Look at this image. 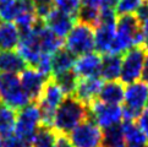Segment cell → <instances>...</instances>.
I'll return each mask as SVG.
<instances>
[{
    "mask_svg": "<svg viewBox=\"0 0 148 147\" xmlns=\"http://www.w3.org/2000/svg\"><path fill=\"white\" fill-rule=\"evenodd\" d=\"M40 74H43L47 77H51V55L50 54H42L37 65L34 66Z\"/></svg>",
    "mask_w": 148,
    "mask_h": 147,
    "instance_id": "29",
    "label": "cell"
},
{
    "mask_svg": "<svg viewBox=\"0 0 148 147\" xmlns=\"http://www.w3.org/2000/svg\"><path fill=\"white\" fill-rule=\"evenodd\" d=\"M16 124V110L5 104L0 106V135L4 137L12 136Z\"/></svg>",
    "mask_w": 148,
    "mask_h": 147,
    "instance_id": "21",
    "label": "cell"
},
{
    "mask_svg": "<svg viewBox=\"0 0 148 147\" xmlns=\"http://www.w3.org/2000/svg\"><path fill=\"white\" fill-rule=\"evenodd\" d=\"M99 15H100V9L82 6L81 5L76 16V22H80L83 25H87L92 28H96L99 23Z\"/></svg>",
    "mask_w": 148,
    "mask_h": 147,
    "instance_id": "24",
    "label": "cell"
},
{
    "mask_svg": "<svg viewBox=\"0 0 148 147\" xmlns=\"http://www.w3.org/2000/svg\"><path fill=\"white\" fill-rule=\"evenodd\" d=\"M137 126L141 129V131L143 133L148 141V106L143 109V112L141 113L140 117L137 118Z\"/></svg>",
    "mask_w": 148,
    "mask_h": 147,
    "instance_id": "30",
    "label": "cell"
},
{
    "mask_svg": "<svg viewBox=\"0 0 148 147\" xmlns=\"http://www.w3.org/2000/svg\"><path fill=\"white\" fill-rule=\"evenodd\" d=\"M116 32L115 22H99L94 31V49L99 54H108Z\"/></svg>",
    "mask_w": 148,
    "mask_h": 147,
    "instance_id": "13",
    "label": "cell"
},
{
    "mask_svg": "<svg viewBox=\"0 0 148 147\" xmlns=\"http://www.w3.org/2000/svg\"><path fill=\"white\" fill-rule=\"evenodd\" d=\"M31 3L33 4L37 17L42 20L54 9V0H31Z\"/></svg>",
    "mask_w": 148,
    "mask_h": 147,
    "instance_id": "28",
    "label": "cell"
},
{
    "mask_svg": "<svg viewBox=\"0 0 148 147\" xmlns=\"http://www.w3.org/2000/svg\"><path fill=\"white\" fill-rule=\"evenodd\" d=\"M120 0H102V6L100 9H113L115 10L116 5L119 4Z\"/></svg>",
    "mask_w": 148,
    "mask_h": 147,
    "instance_id": "36",
    "label": "cell"
},
{
    "mask_svg": "<svg viewBox=\"0 0 148 147\" xmlns=\"http://www.w3.org/2000/svg\"><path fill=\"white\" fill-rule=\"evenodd\" d=\"M65 38L66 41L64 43L66 49L75 56H80L94 50V31L87 25L76 22Z\"/></svg>",
    "mask_w": 148,
    "mask_h": 147,
    "instance_id": "6",
    "label": "cell"
},
{
    "mask_svg": "<svg viewBox=\"0 0 148 147\" xmlns=\"http://www.w3.org/2000/svg\"><path fill=\"white\" fill-rule=\"evenodd\" d=\"M103 83H104V80L100 76L80 78L75 90V93L72 96L76 97L78 101H81L88 107L94 99L98 98V94L100 90H102Z\"/></svg>",
    "mask_w": 148,
    "mask_h": 147,
    "instance_id": "12",
    "label": "cell"
},
{
    "mask_svg": "<svg viewBox=\"0 0 148 147\" xmlns=\"http://www.w3.org/2000/svg\"><path fill=\"white\" fill-rule=\"evenodd\" d=\"M20 43V31L12 22L0 23V52L17 49Z\"/></svg>",
    "mask_w": 148,
    "mask_h": 147,
    "instance_id": "16",
    "label": "cell"
},
{
    "mask_svg": "<svg viewBox=\"0 0 148 147\" xmlns=\"http://www.w3.org/2000/svg\"><path fill=\"white\" fill-rule=\"evenodd\" d=\"M1 146H3V136L0 135V147H1Z\"/></svg>",
    "mask_w": 148,
    "mask_h": 147,
    "instance_id": "38",
    "label": "cell"
},
{
    "mask_svg": "<svg viewBox=\"0 0 148 147\" xmlns=\"http://www.w3.org/2000/svg\"><path fill=\"white\" fill-rule=\"evenodd\" d=\"M69 139L72 147H103V130L88 118L71 131Z\"/></svg>",
    "mask_w": 148,
    "mask_h": 147,
    "instance_id": "7",
    "label": "cell"
},
{
    "mask_svg": "<svg viewBox=\"0 0 148 147\" xmlns=\"http://www.w3.org/2000/svg\"><path fill=\"white\" fill-rule=\"evenodd\" d=\"M88 118L89 112L86 104L73 96H66L55 110L53 129L58 135H69Z\"/></svg>",
    "mask_w": 148,
    "mask_h": 147,
    "instance_id": "1",
    "label": "cell"
},
{
    "mask_svg": "<svg viewBox=\"0 0 148 147\" xmlns=\"http://www.w3.org/2000/svg\"><path fill=\"white\" fill-rule=\"evenodd\" d=\"M0 103H1V98H0Z\"/></svg>",
    "mask_w": 148,
    "mask_h": 147,
    "instance_id": "41",
    "label": "cell"
},
{
    "mask_svg": "<svg viewBox=\"0 0 148 147\" xmlns=\"http://www.w3.org/2000/svg\"><path fill=\"white\" fill-rule=\"evenodd\" d=\"M142 3H143V0H120L119 4L115 8L116 16L135 14Z\"/></svg>",
    "mask_w": 148,
    "mask_h": 147,
    "instance_id": "27",
    "label": "cell"
},
{
    "mask_svg": "<svg viewBox=\"0 0 148 147\" xmlns=\"http://www.w3.org/2000/svg\"><path fill=\"white\" fill-rule=\"evenodd\" d=\"M18 77H20L21 86H22L25 92L28 94L32 103L38 102L40 94L44 90L47 81L50 78V77L44 76L43 74H40L37 69L31 67V66H28L27 69L21 72V75Z\"/></svg>",
    "mask_w": 148,
    "mask_h": 147,
    "instance_id": "9",
    "label": "cell"
},
{
    "mask_svg": "<svg viewBox=\"0 0 148 147\" xmlns=\"http://www.w3.org/2000/svg\"><path fill=\"white\" fill-rule=\"evenodd\" d=\"M125 96V88L124 83L116 81H108L103 83V87L98 94V99L103 103L107 104H115L119 106L120 103L124 102Z\"/></svg>",
    "mask_w": 148,
    "mask_h": 147,
    "instance_id": "14",
    "label": "cell"
},
{
    "mask_svg": "<svg viewBox=\"0 0 148 147\" xmlns=\"http://www.w3.org/2000/svg\"><path fill=\"white\" fill-rule=\"evenodd\" d=\"M54 147H72V144L67 135H58Z\"/></svg>",
    "mask_w": 148,
    "mask_h": 147,
    "instance_id": "33",
    "label": "cell"
},
{
    "mask_svg": "<svg viewBox=\"0 0 148 147\" xmlns=\"http://www.w3.org/2000/svg\"><path fill=\"white\" fill-rule=\"evenodd\" d=\"M44 25L60 38H65L76 23V19L58 9H53L44 17Z\"/></svg>",
    "mask_w": 148,
    "mask_h": 147,
    "instance_id": "11",
    "label": "cell"
},
{
    "mask_svg": "<svg viewBox=\"0 0 148 147\" xmlns=\"http://www.w3.org/2000/svg\"><path fill=\"white\" fill-rule=\"evenodd\" d=\"M89 118L96 123L100 129H107L118 125L123 120V108L115 104H107L99 99L94 101L88 106Z\"/></svg>",
    "mask_w": 148,
    "mask_h": 147,
    "instance_id": "8",
    "label": "cell"
},
{
    "mask_svg": "<svg viewBox=\"0 0 148 147\" xmlns=\"http://www.w3.org/2000/svg\"><path fill=\"white\" fill-rule=\"evenodd\" d=\"M123 119L126 122H135L148 106V86L143 81L130 83L125 88Z\"/></svg>",
    "mask_w": 148,
    "mask_h": 147,
    "instance_id": "2",
    "label": "cell"
},
{
    "mask_svg": "<svg viewBox=\"0 0 148 147\" xmlns=\"http://www.w3.org/2000/svg\"><path fill=\"white\" fill-rule=\"evenodd\" d=\"M31 4V0H0V20L12 22Z\"/></svg>",
    "mask_w": 148,
    "mask_h": 147,
    "instance_id": "19",
    "label": "cell"
},
{
    "mask_svg": "<svg viewBox=\"0 0 148 147\" xmlns=\"http://www.w3.org/2000/svg\"><path fill=\"white\" fill-rule=\"evenodd\" d=\"M18 1H22V0H18Z\"/></svg>",
    "mask_w": 148,
    "mask_h": 147,
    "instance_id": "42",
    "label": "cell"
},
{
    "mask_svg": "<svg viewBox=\"0 0 148 147\" xmlns=\"http://www.w3.org/2000/svg\"><path fill=\"white\" fill-rule=\"evenodd\" d=\"M123 56L116 54H103L100 77L107 81H116L120 77Z\"/></svg>",
    "mask_w": 148,
    "mask_h": 147,
    "instance_id": "17",
    "label": "cell"
},
{
    "mask_svg": "<svg viewBox=\"0 0 148 147\" xmlns=\"http://www.w3.org/2000/svg\"><path fill=\"white\" fill-rule=\"evenodd\" d=\"M142 33H143L145 37V47L148 50V19L142 23Z\"/></svg>",
    "mask_w": 148,
    "mask_h": 147,
    "instance_id": "37",
    "label": "cell"
},
{
    "mask_svg": "<svg viewBox=\"0 0 148 147\" xmlns=\"http://www.w3.org/2000/svg\"><path fill=\"white\" fill-rule=\"evenodd\" d=\"M56 137L58 134L53 128L40 125L31 141V147H54Z\"/></svg>",
    "mask_w": 148,
    "mask_h": 147,
    "instance_id": "23",
    "label": "cell"
},
{
    "mask_svg": "<svg viewBox=\"0 0 148 147\" xmlns=\"http://www.w3.org/2000/svg\"><path fill=\"white\" fill-rule=\"evenodd\" d=\"M141 78L143 82H148V50L145 56V61H143V69H142V75Z\"/></svg>",
    "mask_w": 148,
    "mask_h": 147,
    "instance_id": "35",
    "label": "cell"
},
{
    "mask_svg": "<svg viewBox=\"0 0 148 147\" xmlns=\"http://www.w3.org/2000/svg\"><path fill=\"white\" fill-rule=\"evenodd\" d=\"M40 125V110L38 104L29 103L22 109H20L16 114V124L14 130L15 136L31 144Z\"/></svg>",
    "mask_w": 148,
    "mask_h": 147,
    "instance_id": "4",
    "label": "cell"
},
{
    "mask_svg": "<svg viewBox=\"0 0 148 147\" xmlns=\"http://www.w3.org/2000/svg\"><path fill=\"white\" fill-rule=\"evenodd\" d=\"M82 6H89V8H96L100 9L102 6V0H80Z\"/></svg>",
    "mask_w": 148,
    "mask_h": 147,
    "instance_id": "34",
    "label": "cell"
},
{
    "mask_svg": "<svg viewBox=\"0 0 148 147\" xmlns=\"http://www.w3.org/2000/svg\"><path fill=\"white\" fill-rule=\"evenodd\" d=\"M76 58L77 56H75L66 48H60L59 50H56L51 55V76L72 70Z\"/></svg>",
    "mask_w": 148,
    "mask_h": 147,
    "instance_id": "18",
    "label": "cell"
},
{
    "mask_svg": "<svg viewBox=\"0 0 148 147\" xmlns=\"http://www.w3.org/2000/svg\"><path fill=\"white\" fill-rule=\"evenodd\" d=\"M0 98L4 101L5 106L15 110H20L32 103L28 94L21 86L20 77L16 74H0Z\"/></svg>",
    "mask_w": 148,
    "mask_h": 147,
    "instance_id": "3",
    "label": "cell"
},
{
    "mask_svg": "<svg viewBox=\"0 0 148 147\" xmlns=\"http://www.w3.org/2000/svg\"><path fill=\"white\" fill-rule=\"evenodd\" d=\"M138 147H148L147 145H145V146H138Z\"/></svg>",
    "mask_w": 148,
    "mask_h": 147,
    "instance_id": "40",
    "label": "cell"
},
{
    "mask_svg": "<svg viewBox=\"0 0 148 147\" xmlns=\"http://www.w3.org/2000/svg\"><path fill=\"white\" fill-rule=\"evenodd\" d=\"M135 16L138 19L141 25L148 19V0H143V3L140 5V8L135 12Z\"/></svg>",
    "mask_w": 148,
    "mask_h": 147,
    "instance_id": "32",
    "label": "cell"
},
{
    "mask_svg": "<svg viewBox=\"0 0 148 147\" xmlns=\"http://www.w3.org/2000/svg\"><path fill=\"white\" fill-rule=\"evenodd\" d=\"M51 78L55 81L56 85L61 88V91L64 92L65 97L66 96H72V94L75 93L78 80H80L73 70L61 72V74H59V75L51 76Z\"/></svg>",
    "mask_w": 148,
    "mask_h": 147,
    "instance_id": "22",
    "label": "cell"
},
{
    "mask_svg": "<svg viewBox=\"0 0 148 147\" xmlns=\"http://www.w3.org/2000/svg\"><path fill=\"white\" fill-rule=\"evenodd\" d=\"M118 145H124V134L121 124L103 130V147H113Z\"/></svg>",
    "mask_w": 148,
    "mask_h": 147,
    "instance_id": "25",
    "label": "cell"
},
{
    "mask_svg": "<svg viewBox=\"0 0 148 147\" xmlns=\"http://www.w3.org/2000/svg\"><path fill=\"white\" fill-rule=\"evenodd\" d=\"M100 66H102V55L97 52H91L76 58L73 71L78 78L96 77L100 76Z\"/></svg>",
    "mask_w": 148,
    "mask_h": 147,
    "instance_id": "10",
    "label": "cell"
},
{
    "mask_svg": "<svg viewBox=\"0 0 148 147\" xmlns=\"http://www.w3.org/2000/svg\"><path fill=\"white\" fill-rule=\"evenodd\" d=\"M147 53V48L145 44L136 45L129 49L123 56L121 61V71H120V82L124 85H130L138 81L142 75L143 61Z\"/></svg>",
    "mask_w": 148,
    "mask_h": 147,
    "instance_id": "5",
    "label": "cell"
},
{
    "mask_svg": "<svg viewBox=\"0 0 148 147\" xmlns=\"http://www.w3.org/2000/svg\"><path fill=\"white\" fill-rule=\"evenodd\" d=\"M113 147H125L124 145H118V146H113Z\"/></svg>",
    "mask_w": 148,
    "mask_h": 147,
    "instance_id": "39",
    "label": "cell"
},
{
    "mask_svg": "<svg viewBox=\"0 0 148 147\" xmlns=\"http://www.w3.org/2000/svg\"><path fill=\"white\" fill-rule=\"evenodd\" d=\"M124 134V141L127 145V147H138L147 145V139L141 131V129L137 126L135 122H126L124 120L121 124Z\"/></svg>",
    "mask_w": 148,
    "mask_h": 147,
    "instance_id": "20",
    "label": "cell"
},
{
    "mask_svg": "<svg viewBox=\"0 0 148 147\" xmlns=\"http://www.w3.org/2000/svg\"><path fill=\"white\" fill-rule=\"evenodd\" d=\"M28 67L27 63L23 60L17 52L8 50L0 52V71L8 74H21Z\"/></svg>",
    "mask_w": 148,
    "mask_h": 147,
    "instance_id": "15",
    "label": "cell"
},
{
    "mask_svg": "<svg viewBox=\"0 0 148 147\" xmlns=\"http://www.w3.org/2000/svg\"><path fill=\"white\" fill-rule=\"evenodd\" d=\"M54 8L76 19L78 10L81 8V1L80 0H54Z\"/></svg>",
    "mask_w": 148,
    "mask_h": 147,
    "instance_id": "26",
    "label": "cell"
},
{
    "mask_svg": "<svg viewBox=\"0 0 148 147\" xmlns=\"http://www.w3.org/2000/svg\"><path fill=\"white\" fill-rule=\"evenodd\" d=\"M1 147H31V144L16 137V136H9V137H5V140H3Z\"/></svg>",
    "mask_w": 148,
    "mask_h": 147,
    "instance_id": "31",
    "label": "cell"
}]
</instances>
